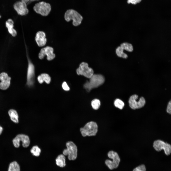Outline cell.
Returning a JSON list of instances; mask_svg holds the SVG:
<instances>
[{"instance_id":"1","label":"cell","mask_w":171,"mask_h":171,"mask_svg":"<svg viewBox=\"0 0 171 171\" xmlns=\"http://www.w3.org/2000/svg\"><path fill=\"white\" fill-rule=\"evenodd\" d=\"M84 84V87L88 91L92 89L97 88L103 84L104 81V77L100 74H93Z\"/></svg>"},{"instance_id":"2","label":"cell","mask_w":171,"mask_h":171,"mask_svg":"<svg viewBox=\"0 0 171 171\" xmlns=\"http://www.w3.org/2000/svg\"><path fill=\"white\" fill-rule=\"evenodd\" d=\"M64 18L68 22L72 20V24L75 26H77L80 24L83 19L80 14L73 9H69L66 11L65 14Z\"/></svg>"},{"instance_id":"3","label":"cell","mask_w":171,"mask_h":171,"mask_svg":"<svg viewBox=\"0 0 171 171\" xmlns=\"http://www.w3.org/2000/svg\"><path fill=\"white\" fill-rule=\"evenodd\" d=\"M97 130L98 126L96 123L92 121L87 123L83 128L80 129L82 135L83 137L95 135Z\"/></svg>"},{"instance_id":"4","label":"cell","mask_w":171,"mask_h":171,"mask_svg":"<svg viewBox=\"0 0 171 171\" xmlns=\"http://www.w3.org/2000/svg\"><path fill=\"white\" fill-rule=\"evenodd\" d=\"M108 157L112 159V161L106 160L105 162L106 165L110 170L117 168L120 162V159L118 153L113 151H109L108 154Z\"/></svg>"},{"instance_id":"5","label":"cell","mask_w":171,"mask_h":171,"mask_svg":"<svg viewBox=\"0 0 171 171\" xmlns=\"http://www.w3.org/2000/svg\"><path fill=\"white\" fill-rule=\"evenodd\" d=\"M67 148L63 151V153L64 156H68L70 160H75L77 157V150L76 145L72 142L69 141L66 144Z\"/></svg>"},{"instance_id":"6","label":"cell","mask_w":171,"mask_h":171,"mask_svg":"<svg viewBox=\"0 0 171 171\" xmlns=\"http://www.w3.org/2000/svg\"><path fill=\"white\" fill-rule=\"evenodd\" d=\"M33 8L36 13L43 16H46L50 13L51 6L49 4L42 1L36 4Z\"/></svg>"},{"instance_id":"7","label":"cell","mask_w":171,"mask_h":171,"mask_svg":"<svg viewBox=\"0 0 171 171\" xmlns=\"http://www.w3.org/2000/svg\"><path fill=\"white\" fill-rule=\"evenodd\" d=\"M138 98V96L134 95L130 96L129 98L128 103L130 107L133 109L141 108L145 105L146 101L144 98L142 97H140L138 101H137Z\"/></svg>"},{"instance_id":"8","label":"cell","mask_w":171,"mask_h":171,"mask_svg":"<svg viewBox=\"0 0 171 171\" xmlns=\"http://www.w3.org/2000/svg\"><path fill=\"white\" fill-rule=\"evenodd\" d=\"M76 72L78 75H83L89 78L94 74L93 70L89 67L87 63L84 62H82L80 64Z\"/></svg>"},{"instance_id":"9","label":"cell","mask_w":171,"mask_h":171,"mask_svg":"<svg viewBox=\"0 0 171 171\" xmlns=\"http://www.w3.org/2000/svg\"><path fill=\"white\" fill-rule=\"evenodd\" d=\"M153 146L155 149L158 152L163 149L166 155H170L171 152L170 145L160 140L155 141L153 143Z\"/></svg>"},{"instance_id":"10","label":"cell","mask_w":171,"mask_h":171,"mask_svg":"<svg viewBox=\"0 0 171 171\" xmlns=\"http://www.w3.org/2000/svg\"><path fill=\"white\" fill-rule=\"evenodd\" d=\"M28 62L27 85L28 86L31 87L33 85L35 82V68L34 65L29 59Z\"/></svg>"},{"instance_id":"11","label":"cell","mask_w":171,"mask_h":171,"mask_svg":"<svg viewBox=\"0 0 171 171\" xmlns=\"http://www.w3.org/2000/svg\"><path fill=\"white\" fill-rule=\"evenodd\" d=\"M21 141L22 146L24 147H28L30 143V140L28 137L25 135L20 134L17 135L13 140V142L14 146L16 148L19 147L20 146V142Z\"/></svg>"},{"instance_id":"12","label":"cell","mask_w":171,"mask_h":171,"mask_svg":"<svg viewBox=\"0 0 171 171\" xmlns=\"http://www.w3.org/2000/svg\"><path fill=\"white\" fill-rule=\"evenodd\" d=\"M53 48L49 46H47L42 48L38 54V57L40 59H43L46 55L47 60L50 61L53 59L55 55L53 53Z\"/></svg>"},{"instance_id":"13","label":"cell","mask_w":171,"mask_h":171,"mask_svg":"<svg viewBox=\"0 0 171 171\" xmlns=\"http://www.w3.org/2000/svg\"><path fill=\"white\" fill-rule=\"evenodd\" d=\"M26 3L22 1H17L14 5V7L18 14L21 15L27 14L28 10L27 8Z\"/></svg>"},{"instance_id":"14","label":"cell","mask_w":171,"mask_h":171,"mask_svg":"<svg viewBox=\"0 0 171 171\" xmlns=\"http://www.w3.org/2000/svg\"><path fill=\"white\" fill-rule=\"evenodd\" d=\"M11 79L7 73L3 72L0 73V79L1 82H0V89L5 90L8 88L10 85Z\"/></svg>"},{"instance_id":"15","label":"cell","mask_w":171,"mask_h":171,"mask_svg":"<svg viewBox=\"0 0 171 171\" xmlns=\"http://www.w3.org/2000/svg\"><path fill=\"white\" fill-rule=\"evenodd\" d=\"M35 40L39 46L41 47L44 46L47 42L45 33L42 31L38 32L36 33Z\"/></svg>"},{"instance_id":"16","label":"cell","mask_w":171,"mask_h":171,"mask_svg":"<svg viewBox=\"0 0 171 171\" xmlns=\"http://www.w3.org/2000/svg\"><path fill=\"white\" fill-rule=\"evenodd\" d=\"M14 23L11 19H9L6 22V27L7 28L9 33L12 36L15 37L17 34L16 30L13 28Z\"/></svg>"},{"instance_id":"17","label":"cell","mask_w":171,"mask_h":171,"mask_svg":"<svg viewBox=\"0 0 171 171\" xmlns=\"http://www.w3.org/2000/svg\"><path fill=\"white\" fill-rule=\"evenodd\" d=\"M8 114L12 121L15 123H18V115L15 110L13 109H10L8 111Z\"/></svg>"},{"instance_id":"18","label":"cell","mask_w":171,"mask_h":171,"mask_svg":"<svg viewBox=\"0 0 171 171\" xmlns=\"http://www.w3.org/2000/svg\"><path fill=\"white\" fill-rule=\"evenodd\" d=\"M56 163L58 166L63 167L66 165L65 158L63 155H59L56 159Z\"/></svg>"},{"instance_id":"19","label":"cell","mask_w":171,"mask_h":171,"mask_svg":"<svg viewBox=\"0 0 171 171\" xmlns=\"http://www.w3.org/2000/svg\"><path fill=\"white\" fill-rule=\"evenodd\" d=\"M115 52L116 54L119 57L124 59H126L128 57L127 55L124 52L123 49L120 46L116 48Z\"/></svg>"},{"instance_id":"20","label":"cell","mask_w":171,"mask_h":171,"mask_svg":"<svg viewBox=\"0 0 171 171\" xmlns=\"http://www.w3.org/2000/svg\"><path fill=\"white\" fill-rule=\"evenodd\" d=\"M120 46L123 49L129 52H132L133 50V48L132 45L129 43H123L120 45Z\"/></svg>"},{"instance_id":"21","label":"cell","mask_w":171,"mask_h":171,"mask_svg":"<svg viewBox=\"0 0 171 171\" xmlns=\"http://www.w3.org/2000/svg\"><path fill=\"white\" fill-rule=\"evenodd\" d=\"M8 171H20L19 164L15 161L10 163L9 166Z\"/></svg>"},{"instance_id":"22","label":"cell","mask_w":171,"mask_h":171,"mask_svg":"<svg viewBox=\"0 0 171 171\" xmlns=\"http://www.w3.org/2000/svg\"><path fill=\"white\" fill-rule=\"evenodd\" d=\"M31 152L33 155L36 156H38L41 152L40 149L37 146H33L30 150Z\"/></svg>"},{"instance_id":"23","label":"cell","mask_w":171,"mask_h":171,"mask_svg":"<svg viewBox=\"0 0 171 171\" xmlns=\"http://www.w3.org/2000/svg\"><path fill=\"white\" fill-rule=\"evenodd\" d=\"M115 106L120 109H122L124 107V103L121 100L119 99H117L115 100L114 102Z\"/></svg>"},{"instance_id":"24","label":"cell","mask_w":171,"mask_h":171,"mask_svg":"<svg viewBox=\"0 0 171 171\" xmlns=\"http://www.w3.org/2000/svg\"><path fill=\"white\" fill-rule=\"evenodd\" d=\"M40 75L43 82H45L47 84H49L50 83L51 79L49 75L46 73H42Z\"/></svg>"},{"instance_id":"25","label":"cell","mask_w":171,"mask_h":171,"mask_svg":"<svg viewBox=\"0 0 171 171\" xmlns=\"http://www.w3.org/2000/svg\"><path fill=\"white\" fill-rule=\"evenodd\" d=\"M91 105L93 109L95 110L97 109L100 106V102L98 99H95L92 101Z\"/></svg>"},{"instance_id":"26","label":"cell","mask_w":171,"mask_h":171,"mask_svg":"<svg viewBox=\"0 0 171 171\" xmlns=\"http://www.w3.org/2000/svg\"><path fill=\"white\" fill-rule=\"evenodd\" d=\"M146 169L145 165L142 164L134 168L133 171H146Z\"/></svg>"},{"instance_id":"27","label":"cell","mask_w":171,"mask_h":171,"mask_svg":"<svg viewBox=\"0 0 171 171\" xmlns=\"http://www.w3.org/2000/svg\"><path fill=\"white\" fill-rule=\"evenodd\" d=\"M62 87L63 90L65 91H68L70 90L69 87L66 81H64L63 82Z\"/></svg>"},{"instance_id":"28","label":"cell","mask_w":171,"mask_h":171,"mask_svg":"<svg viewBox=\"0 0 171 171\" xmlns=\"http://www.w3.org/2000/svg\"><path fill=\"white\" fill-rule=\"evenodd\" d=\"M142 0H128L127 3L128 4H131L133 5H136L140 3Z\"/></svg>"},{"instance_id":"29","label":"cell","mask_w":171,"mask_h":171,"mask_svg":"<svg viewBox=\"0 0 171 171\" xmlns=\"http://www.w3.org/2000/svg\"><path fill=\"white\" fill-rule=\"evenodd\" d=\"M167 112L171 114V101L170 100L168 102L166 109Z\"/></svg>"},{"instance_id":"30","label":"cell","mask_w":171,"mask_h":171,"mask_svg":"<svg viewBox=\"0 0 171 171\" xmlns=\"http://www.w3.org/2000/svg\"><path fill=\"white\" fill-rule=\"evenodd\" d=\"M3 130V129L2 127L0 125V135L2 133Z\"/></svg>"},{"instance_id":"31","label":"cell","mask_w":171,"mask_h":171,"mask_svg":"<svg viewBox=\"0 0 171 171\" xmlns=\"http://www.w3.org/2000/svg\"><path fill=\"white\" fill-rule=\"evenodd\" d=\"M29 0H21V1L24 2L26 3H27Z\"/></svg>"},{"instance_id":"32","label":"cell","mask_w":171,"mask_h":171,"mask_svg":"<svg viewBox=\"0 0 171 171\" xmlns=\"http://www.w3.org/2000/svg\"><path fill=\"white\" fill-rule=\"evenodd\" d=\"M38 0H29V1H35Z\"/></svg>"},{"instance_id":"33","label":"cell","mask_w":171,"mask_h":171,"mask_svg":"<svg viewBox=\"0 0 171 171\" xmlns=\"http://www.w3.org/2000/svg\"><path fill=\"white\" fill-rule=\"evenodd\" d=\"M0 18H1V16H0Z\"/></svg>"}]
</instances>
